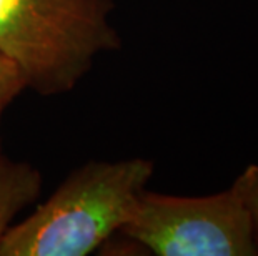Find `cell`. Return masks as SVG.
Wrapping results in <instances>:
<instances>
[{"mask_svg":"<svg viewBox=\"0 0 258 256\" xmlns=\"http://www.w3.org/2000/svg\"><path fill=\"white\" fill-rule=\"evenodd\" d=\"M120 233L157 256H258L253 218L233 187L207 197L145 188Z\"/></svg>","mask_w":258,"mask_h":256,"instance_id":"3","label":"cell"},{"mask_svg":"<svg viewBox=\"0 0 258 256\" xmlns=\"http://www.w3.org/2000/svg\"><path fill=\"white\" fill-rule=\"evenodd\" d=\"M2 112H4V107H0V117H2Z\"/></svg>","mask_w":258,"mask_h":256,"instance_id":"7","label":"cell"},{"mask_svg":"<svg viewBox=\"0 0 258 256\" xmlns=\"http://www.w3.org/2000/svg\"><path fill=\"white\" fill-rule=\"evenodd\" d=\"M42 173L25 161H14L0 155V243L25 206L38 198Z\"/></svg>","mask_w":258,"mask_h":256,"instance_id":"4","label":"cell"},{"mask_svg":"<svg viewBox=\"0 0 258 256\" xmlns=\"http://www.w3.org/2000/svg\"><path fill=\"white\" fill-rule=\"evenodd\" d=\"M24 89L25 83L17 67L0 53V107L5 108L12 103Z\"/></svg>","mask_w":258,"mask_h":256,"instance_id":"6","label":"cell"},{"mask_svg":"<svg viewBox=\"0 0 258 256\" xmlns=\"http://www.w3.org/2000/svg\"><path fill=\"white\" fill-rule=\"evenodd\" d=\"M113 0H0V53L40 95L72 90L93 62L120 48Z\"/></svg>","mask_w":258,"mask_h":256,"instance_id":"2","label":"cell"},{"mask_svg":"<svg viewBox=\"0 0 258 256\" xmlns=\"http://www.w3.org/2000/svg\"><path fill=\"white\" fill-rule=\"evenodd\" d=\"M232 187L237 190L246 208L250 210L255 223L256 241H258V165H248L237 177Z\"/></svg>","mask_w":258,"mask_h":256,"instance_id":"5","label":"cell"},{"mask_svg":"<svg viewBox=\"0 0 258 256\" xmlns=\"http://www.w3.org/2000/svg\"><path fill=\"white\" fill-rule=\"evenodd\" d=\"M153 175L147 158L77 168L24 221L9 228L0 256H87L120 233Z\"/></svg>","mask_w":258,"mask_h":256,"instance_id":"1","label":"cell"}]
</instances>
